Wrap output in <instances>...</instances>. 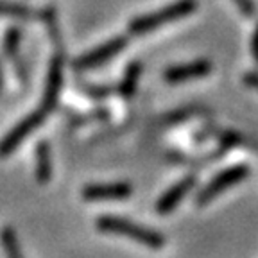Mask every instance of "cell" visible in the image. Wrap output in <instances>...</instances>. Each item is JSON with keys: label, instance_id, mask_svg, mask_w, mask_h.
<instances>
[{"label": "cell", "instance_id": "obj_4", "mask_svg": "<svg viewBox=\"0 0 258 258\" xmlns=\"http://www.w3.org/2000/svg\"><path fill=\"white\" fill-rule=\"evenodd\" d=\"M47 115L48 113L40 108V109H36V111H32L31 115H27L24 120L18 122V124H16L4 138H2V142H0V156H8V154H11L13 151H15L16 147H18V145H20L22 142H24L25 138H27L29 135H31L32 131L45 120V118H47Z\"/></svg>", "mask_w": 258, "mask_h": 258}, {"label": "cell", "instance_id": "obj_3", "mask_svg": "<svg viewBox=\"0 0 258 258\" xmlns=\"http://www.w3.org/2000/svg\"><path fill=\"white\" fill-rule=\"evenodd\" d=\"M249 176V167L247 165H233L230 169H224L222 172H219L217 176L212 179L206 186H203L201 192L198 194L196 203L199 206L208 205L210 201H214L217 196H221L222 192H226L228 188H231L233 185L240 183L242 179H246Z\"/></svg>", "mask_w": 258, "mask_h": 258}, {"label": "cell", "instance_id": "obj_13", "mask_svg": "<svg viewBox=\"0 0 258 258\" xmlns=\"http://www.w3.org/2000/svg\"><path fill=\"white\" fill-rule=\"evenodd\" d=\"M0 242H2V247H4V253L8 258H24V253L20 249V244H18L15 230L4 228L2 233H0Z\"/></svg>", "mask_w": 258, "mask_h": 258}, {"label": "cell", "instance_id": "obj_14", "mask_svg": "<svg viewBox=\"0 0 258 258\" xmlns=\"http://www.w3.org/2000/svg\"><path fill=\"white\" fill-rule=\"evenodd\" d=\"M18 47H20V31L9 29L8 34H6V52L11 56V59L18 57Z\"/></svg>", "mask_w": 258, "mask_h": 258}, {"label": "cell", "instance_id": "obj_8", "mask_svg": "<svg viewBox=\"0 0 258 258\" xmlns=\"http://www.w3.org/2000/svg\"><path fill=\"white\" fill-rule=\"evenodd\" d=\"M212 72V63L206 59H198L192 63L176 64L165 70V81L167 83H185L190 79H199Z\"/></svg>", "mask_w": 258, "mask_h": 258}, {"label": "cell", "instance_id": "obj_12", "mask_svg": "<svg viewBox=\"0 0 258 258\" xmlns=\"http://www.w3.org/2000/svg\"><path fill=\"white\" fill-rule=\"evenodd\" d=\"M140 72H142V64L138 63V61H133V63L125 69L124 77H122L120 85H118V92H120L122 97H125V99L133 97L135 90H137V85H138Z\"/></svg>", "mask_w": 258, "mask_h": 258}, {"label": "cell", "instance_id": "obj_17", "mask_svg": "<svg viewBox=\"0 0 258 258\" xmlns=\"http://www.w3.org/2000/svg\"><path fill=\"white\" fill-rule=\"evenodd\" d=\"M244 83H246L249 88L258 90V72H249L244 76Z\"/></svg>", "mask_w": 258, "mask_h": 258}, {"label": "cell", "instance_id": "obj_18", "mask_svg": "<svg viewBox=\"0 0 258 258\" xmlns=\"http://www.w3.org/2000/svg\"><path fill=\"white\" fill-rule=\"evenodd\" d=\"M251 52H253L254 59L258 61V27H256V31H254V34H253V40H251Z\"/></svg>", "mask_w": 258, "mask_h": 258}, {"label": "cell", "instance_id": "obj_6", "mask_svg": "<svg viewBox=\"0 0 258 258\" xmlns=\"http://www.w3.org/2000/svg\"><path fill=\"white\" fill-rule=\"evenodd\" d=\"M124 47H125L124 36L113 38V40L102 43L101 47H95L93 50H90V52L77 57L74 67H76L77 70H86V69H93V67H99V64H104L106 61H109L111 57L117 56Z\"/></svg>", "mask_w": 258, "mask_h": 258}, {"label": "cell", "instance_id": "obj_1", "mask_svg": "<svg viewBox=\"0 0 258 258\" xmlns=\"http://www.w3.org/2000/svg\"><path fill=\"white\" fill-rule=\"evenodd\" d=\"M95 226H97V230L102 231V233L127 237V238H131V240L142 244V246L151 247V249H161L163 244H165V237L161 233L151 230L147 226L137 224V222L127 221V219H122V217L104 215V217L97 219Z\"/></svg>", "mask_w": 258, "mask_h": 258}, {"label": "cell", "instance_id": "obj_7", "mask_svg": "<svg viewBox=\"0 0 258 258\" xmlns=\"http://www.w3.org/2000/svg\"><path fill=\"white\" fill-rule=\"evenodd\" d=\"M133 194L129 183H97L88 185L83 190V198L86 201H106V199H125Z\"/></svg>", "mask_w": 258, "mask_h": 258}, {"label": "cell", "instance_id": "obj_5", "mask_svg": "<svg viewBox=\"0 0 258 258\" xmlns=\"http://www.w3.org/2000/svg\"><path fill=\"white\" fill-rule=\"evenodd\" d=\"M61 86H63V57L59 52H56L50 59V67H48L47 74V83H45V92L43 99H41V109L50 113L57 104L59 99Z\"/></svg>", "mask_w": 258, "mask_h": 258}, {"label": "cell", "instance_id": "obj_10", "mask_svg": "<svg viewBox=\"0 0 258 258\" xmlns=\"http://www.w3.org/2000/svg\"><path fill=\"white\" fill-rule=\"evenodd\" d=\"M47 11H34L22 4H13L0 0V16H8V18H16V20H34V18H45Z\"/></svg>", "mask_w": 258, "mask_h": 258}, {"label": "cell", "instance_id": "obj_16", "mask_svg": "<svg viewBox=\"0 0 258 258\" xmlns=\"http://www.w3.org/2000/svg\"><path fill=\"white\" fill-rule=\"evenodd\" d=\"M192 111L194 109H179V111H176V113H170L169 117H167V122H169V124H176V122L186 120V118L192 117Z\"/></svg>", "mask_w": 258, "mask_h": 258}, {"label": "cell", "instance_id": "obj_9", "mask_svg": "<svg viewBox=\"0 0 258 258\" xmlns=\"http://www.w3.org/2000/svg\"><path fill=\"white\" fill-rule=\"evenodd\" d=\"M194 186H196V177L194 176L183 177L181 181H177L174 186H170V188L167 190V192H163V196L158 199V203H156L158 214L167 215V214H170L172 210H176L177 205L183 201V198H185Z\"/></svg>", "mask_w": 258, "mask_h": 258}, {"label": "cell", "instance_id": "obj_11", "mask_svg": "<svg viewBox=\"0 0 258 258\" xmlns=\"http://www.w3.org/2000/svg\"><path fill=\"white\" fill-rule=\"evenodd\" d=\"M52 176V160L48 142H40L36 147V179L38 183H47Z\"/></svg>", "mask_w": 258, "mask_h": 258}, {"label": "cell", "instance_id": "obj_15", "mask_svg": "<svg viewBox=\"0 0 258 258\" xmlns=\"http://www.w3.org/2000/svg\"><path fill=\"white\" fill-rule=\"evenodd\" d=\"M233 2H235V6L238 8V11H240L244 16H253L254 11H256L253 0H233Z\"/></svg>", "mask_w": 258, "mask_h": 258}, {"label": "cell", "instance_id": "obj_2", "mask_svg": "<svg viewBox=\"0 0 258 258\" xmlns=\"http://www.w3.org/2000/svg\"><path fill=\"white\" fill-rule=\"evenodd\" d=\"M198 8L196 0H177L174 4H169L165 8H161L160 11L149 13L145 16H138L129 24V32L135 36H142V34H149V32L156 31L161 25H167L170 22H177L181 18H186L192 15Z\"/></svg>", "mask_w": 258, "mask_h": 258}]
</instances>
